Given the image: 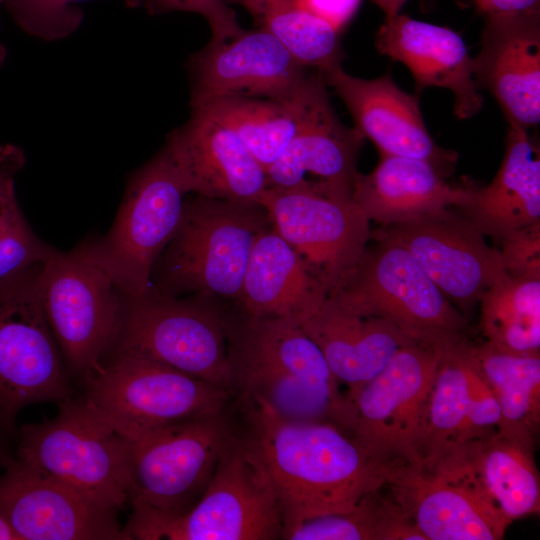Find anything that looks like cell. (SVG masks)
Wrapping results in <instances>:
<instances>
[{"label":"cell","instance_id":"d6986e66","mask_svg":"<svg viewBox=\"0 0 540 540\" xmlns=\"http://www.w3.org/2000/svg\"><path fill=\"white\" fill-rule=\"evenodd\" d=\"M188 193L235 202L257 203L268 187L265 169L218 116L190 107V117L164 144Z\"/></svg>","mask_w":540,"mask_h":540},{"label":"cell","instance_id":"d4e9b609","mask_svg":"<svg viewBox=\"0 0 540 540\" xmlns=\"http://www.w3.org/2000/svg\"><path fill=\"white\" fill-rule=\"evenodd\" d=\"M300 326L347 395L376 376L400 348L415 342L390 321L346 311L329 298Z\"/></svg>","mask_w":540,"mask_h":540},{"label":"cell","instance_id":"7bdbcfd3","mask_svg":"<svg viewBox=\"0 0 540 540\" xmlns=\"http://www.w3.org/2000/svg\"><path fill=\"white\" fill-rule=\"evenodd\" d=\"M0 540H20L6 518L0 513Z\"/></svg>","mask_w":540,"mask_h":540},{"label":"cell","instance_id":"8d00e7d4","mask_svg":"<svg viewBox=\"0 0 540 540\" xmlns=\"http://www.w3.org/2000/svg\"><path fill=\"white\" fill-rule=\"evenodd\" d=\"M53 249L24 221L0 238V281L43 263Z\"/></svg>","mask_w":540,"mask_h":540},{"label":"cell","instance_id":"d590c367","mask_svg":"<svg viewBox=\"0 0 540 540\" xmlns=\"http://www.w3.org/2000/svg\"><path fill=\"white\" fill-rule=\"evenodd\" d=\"M468 415L467 441L497 431L500 410L494 392L472 351V343L464 348Z\"/></svg>","mask_w":540,"mask_h":540},{"label":"cell","instance_id":"44dd1931","mask_svg":"<svg viewBox=\"0 0 540 540\" xmlns=\"http://www.w3.org/2000/svg\"><path fill=\"white\" fill-rule=\"evenodd\" d=\"M365 137L338 118L328 93L314 105L281 156L265 171L268 187L352 198Z\"/></svg>","mask_w":540,"mask_h":540},{"label":"cell","instance_id":"9c48e42d","mask_svg":"<svg viewBox=\"0 0 540 540\" xmlns=\"http://www.w3.org/2000/svg\"><path fill=\"white\" fill-rule=\"evenodd\" d=\"M375 241L347 285L328 298L346 311L386 319L417 342L445 346L468 340L464 314L409 252Z\"/></svg>","mask_w":540,"mask_h":540},{"label":"cell","instance_id":"ee69618b","mask_svg":"<svg viewBox=\"0 0 540 540\" xmlns=\"http://www.w3.org/2000/svg\"><path fill=\"white\" fill-rule=\"evenodd\" d=\"M14 432L9 430L1 421H0V450L5 446V440L7 435H10Z\"/></svg>","mask_w":540,"mask_h":540},{"label":"cell","instance_id":"9a60e30c","mask_svg":"<svg viewBox=\"0 0 540 540\" xmlns=\"http://www.w3.org/2000/svg\"><path fill=\"white\" fill-rule=\"evenodd\" d=\"M190 107L226 97L288 99L314 71L300 64L270 33L244 30L219 44L208 43L186 62Z\"/></svg>","mask_w":540,"mask_h":540},{"label":"cell","instance_id":"603a6c76","mask_svg":"<svg viewBox=\"0 0 540 540\" xmlns=\"http://www.w3.org/2000/svg\"><path fill=\"white\" fill-rule=\"evenodd\" d=\"M327 298L322 283L271 226L258 236L236 301L242 315L302 325Z\"/></svg>","mask_w":540,"mask_h":540},{"label":"cell","instance_id":"1f68e13d","mask_svg":"<svg viewBox=\"0 0 540 540\" xmlns=\"http://www.w3.org/2000/svg\"><path fill=\"white\" fill-rule=\"evenodd\" d=\"M226 1L245 8L257 27L278 39L303 66L324 72L341 64V33L302 9L296 0Z\"/></svg>","mask_w":540,"mask_h":540},{"label":"cell","instance_id":"5b68a950","mask_svg":"<svg viewBox=\"0 0 540 540\" xmlns=\"http://www.w3.org/2000/svg\"><path fill=\"white\" fill-rule=\"evenodd\" d=\"M43 309L69 376L97 372L120 334L125 295L92 241L69 252L53 249L39 273Z\"/></svg>","mask_w":540,"mask_h":540},{"label":"cell","instance_id":"4316f807","mask_svg":"<svg viewBox=\"0 0 540 540\" xmlns=\"http://www.w3.org/2000/svg\"><path fill=\"white\" fill-rule=\"evenodd\" d=\"M437 464L467 476L510 522L539 513L540 477L534 451L498 431L466 441Z\"/></svg>","mask_w":540,"mask_h":540},{"label":"cell","instance_id":"ac0fdd59","mask_svg":"<svg viewBox=\"0 0 540 540\" xmlns=\"http://www.w3.org/2000/svg\"><path fill=\"white\" fill-rule=\"evenodd\" d=\"M321 74L346 105L354 127L375 144L381 155L426 161L446 178L454 173L457 152L436 144L418 99L402 90L389 75L362 79L346 73L341 64Z\"/></svg>","mask_w":540,"mask_h":540},{"label":"cell","instance_id":"2e32d148","mask_svg":"<svg viewBox=\"0 0 540 540\" xmlns=\"http://www.w3.org/2000/svg\"><path fill=\"white\" fill-rule=\"evenodd\" d=\"M0 513L20 540H127L117 511L0 450Z\"/></svg>","mask_w":540,"mask_h":540},{"label":"cell","instance_id":"6da1fadb","mask_svg":"<svg viewBox=\"0 0 540 540\" xmlns=\"http://www.w3.org/2000/svg\"><path fill=\"white\" fill-rule=\"evenodd\" d=\"M234 403L241 436L278 500L283 536L305 520L350 510L384 488L402 465L374 457L335 425L286 420L255 403Z\"/></svg>","mask_w":540,"mask_h":540},{"label":"cell","instance_id":"ffe728a7","mask_svg":"<svg viewBox=\"0 0 540 540\" xmlns=\"http://www.w3.org/2000/svg\"><path fill=\"white\" fill-rule=\"evenodd\" d=\"M473 61L478 88L489 91L508 123L540 122V11L485 16Z\"/></svg>","mask_w":540,"mask_h":540},{"label":"cell","instance_id":"ba28073f","mask_svg":"<svg viewBox=\"0 0 540 540\" xmlns=\"http://www.w3.org/2000/svg\"><path fill=\"white\" fill-rule=\"evenodd\" d=\"M239 432L233 403L226 409L150 430L129 441L131 506L177 515L203 495Z\"/></svg>","mask_w":540,"mask_h":540},{"label":"cell","instance_id":"277c9868","mask_svg":"<svg viewBox=\"0 0 540 540\" xmlns=\"http://www.w3.org/2000/svg\"><path fill=\"white\" fill-rule=\"evenodd\" d=\"M127 540H277L283 518L273 487L239 432L203 495L177 515L132 506Z\"/></svg>","mask_w":540,"mask_h":540},{"label":"cell","instance_id":"f6af8a7d","mask_svg":"<svg viewBox=\"0 0 540 540\" xmlns=\"http://www.w3.org/2000/svg\"><path fill=\"white\" fill-rule=\"evenodd\" d=\"M6 0H0V6L5 3ZM7 56V50L4 45L0 43V66L4 63Z\"/></svg>","mask_w":540,"mask_h":540},{"label":"cell","instance_id":"8992f818","mask_svg":"<svg viewBox=\"0 0 540 540\" xmlns=\"http://www.w3.org/2000/svg\"><path fill=\"white\" fill-rule=\"evenodd\" d=\"M214 298L200 294L180 298L152 286L141 295L125 296L113 352L142 356L231 393L232 317L214 304Z\"/></svg>","mask_w":540,"mask_h":540},{"label":"cell","instance_id":"74e56055","mask_svg":"<svg viewBox=\"0 0 540 540\" xmlns=\"http://www.w3.org/2000/svg\"><path fill=\"white\" fill-rule=\"evenodd\" d=\"M500 242L507 275L540 279V221L510 232Z\"/></svg>","mask_w":540,"mask_h":540},{"label":"cell","instance_id":"30bf717a","mask_svg":"<svg viewBox=\"0 0 540 540\" xmlns=\"http://www.w3.org/2000/svg\"><path fill=\"white\" fill-rule=\"evenodd\" d=\"M43 263L0 281V421L12 432L25 406L73 396L40 297Z\"/></svg>","mask_w":540,"mask_h":540},{"label":"cell","instance_id":"8fae6325","mask_svg":"<svg viewBox=\"0 0 540 540\" xmlns=\"http://www.w3.org/2000/svg\"><path fill=\"white\" fill-rule=\"evenodd\" d=\"M187 194L164 146L129 176L110 231L91 240L125 296L151 288L154 265L177 229Z\"/></svg>","mask_w":540,"mask_h":540},{"label":"cell","instance_id":"4fadbf2b","mask_svg":"<svg viewBox=\"0 0 540 540\" xmlns=\"http://www.w3.org/2000/svg\"><path fill=\"white\" fill-rule=\"evenodd\" d=\"M439 355L440 346L409 343L347 395L354 409L351 435L374 457L419 465L417 447Z\"/></svg>","mask_w":540,"mask_h":540},{"label":"cell","instance_id":"5bb4252c","mask_svg":"<svg viewBox=\"0 0 540 540\" xmlns=\"http://www.w3.org/2000/svg\"><path fill=\"white\" fill-rule=\"evenodd\" d=\"M371 239L404 248L443 294L470 312L483 294L507 275L499 249L464 215L450 208L409 221L379 225Z\"/></svg>","mask_w":540,"mask_h":540},{"label":"cell","instance_id":"7402d4cb","mask_svg":"<svg viewBox=\"0 0 540 540\" xmlns=\"http://www.w3.org/2000/svg\"><path fill=\"white\" fill-rule=\"evenodd\" d=\"M376 47L408 68L418 93L427 87L449 89L458 119L471 118L481 110L484 99L474 78L473 61L455 31L398 13L385 17L376 34Z\"/></svg>","mask_w":540,"mask_h":540},{"label":"cell","instance_id":"7a4b0ae2","mask_svg":"<svg viewBox=\"0 0 540 540\" xmlns=\"http://www.w3.org/2000/svg\"><path fill=\"white\" fill-rule=\"evenodd\" d=\"M270 226L258 203L186 198L177 229L154 265L152 287L173 296L237 301L253 246Z\"/></svg>","mask_w":540,"mask_h":540},{"label":"cell","instance_id":"83f0119b","mask_svg":"<svg viewBox=\"0 0 540 540\" xmlns=\"http://www.w3.org/2000/svg\"><path fill=\"white\" fill-rule=\"evenodd\" d=\"M326 93L324 78L315 70L306 86L288 99L226 97L194 107L206 108L228 124L266 170L281 156Z\"/></svg>","mask_w":540,"mask_h":540},{"label":"cell","instance_id":"60d3db41","mask_svg":"<svg viewBox=\"0 0 540 540\" xmlns=\"http://www.w3.org/2000/svg\"><path fill=\"white\" fill-rule=\"evenodd\" d=\"M477 10L485 16L519 14L540 11V0H473Z\"/></svg>","mask_w":540,"mask_h":540},{"label":"cell","instance_id":"7c38bea8","mask_svg":"<svg viewBox=\"0 0 540 540\" xmlns=\"http://www.w3.org/2000/svg\"><path fill=\"white\" fill-rule=\"evenodd\" d=\"M257 203L266 211L273 230L322 283L328 297L347 285L372 236L370 221L352 198L267 187Z\"/></svg>","mask_w":540,"mask_h":540},{"label":"cell","instance_id":"e0dca14e","mask_svg":"<svg viewBox=\"0 0 540 540\" xmlns=\"http://www.w3.org/2000/svg\"><path fill=\"white\" fill-rule=\"evenodd\" d=\"M427 540H499L511 524L464 474L402 464L385 486Z\"/></svg>","mask_w":540,"mask_h":540},{"label":"cell","instance_id":"f546056e","mask_svg":"<svg viewBox=\"0 0 540 540\" xmlns=\"http://www.w3.org/2000/svg\"><path fill=\"white\" fill-rule=\"evenodd\" d=\"M468 340L440 346L417 447L419 465L432 469L467 441V389L464 348Z\"/></svg>","mask_w":540,"mask_h":540},{"label":"cell","instance_id":"f1b7e54d","mask_svg":"<svg viewBox=\"0 0 540 540\" xmlns=\"http://www.w3.org/2000/svg\"><path fill=\"white\" fill-rule=\"evenodd\" d=\"M473 354L497 399V431L534 451L540 429V354H517L485 341Z\"/></svg>","mask_w":540,"mask_h":540},{"label":"cell","instance_id":"f35d334b","mask_svg":"<svg viewBox=\"0 0 540 540\" xmlns=\"http://www.w3.org/2000/svg\"><path fill=\"white\" fill-rule=\"evenodd\" d=\"M24 163L25 156L19 147L0 146V238L26 221L15 193V175Z\"/></svg>","mask_w":540,"mask_h":540},{"label":"cell","instance_id":"52a82bcc","mask_svg":"<svg viewBox=\"0 0 540 540\" xmlns=\"http://www.w3.org/2000/svg\"><path fill=\"white\" fill-rule=\"evenodd\" d=\"M83 383L84 398L128 441L233 403L223 387L124 352H113Z\"/></svg>","mask_w":540,"mask_h":540},{"label":"cell","instance_id":"e575fe53","mask_svg":"<svg viewBox=\"0 0 540 540\" xmlns=\"http://www.w3.org/2000/svg\"><path fill=\"white\" fill-rule=\"evenodd\" d=\"M125 4L129 8L143 9L150 15L170 12L199 14L210 26L211 44L226 42L244 31L226 0H125Z\"/></svg>","mask_w":540,"mask_h":540},{"label":"cell","instance_id":"836d02e7","mask_svg":"<svg viewBox=\"0 0 540 540\" xmlns=\"http://www.w3.org/2000/svg\"><path fill=\"white\" fill-rule=\"evenodd\" d=\"M81 0H6L5 6L16 25L26 34L46 42L65 39L84 20Z\"/></svg>","mask_w":540,"mask_h":540},{"label":"cell","instance_id":"3957f363","mask_svg":"<svg viewBox=\"0 0 540 540\" xmlns=\"http://www.w3.org/2000/svg\"><path fill=\"white\" fill-rule=\"evenodd\" d=\"M58 406L54 418L22 426L15 457L118 512L131 500L130 442L84 397Z\"/></svg>","mask_w":540,"mask_h":540},{"label":"cell","instance_id":"d6a6232c","mask_svg":"<svg viewBox=\"0 0 540 540\" xmlns=\"http://www.w3.org/2000/svg\"><path fill=\"white\" fill-rule=\"evenodd\" d=\"M380 490L364 495L346 512L305 520L284 540H427L417 525Z\"/></svg>","mask_w":540,"mask_h":540},{"label":"cell","instance_id":"484cf974","mask_svg":"<svg viewBox=\"0 0 540 540\" xmlns=\"http://www.w3.org/2000/svg\"><path fill=\"white\" fill-rule=\"evenodd\" d=\"M460 209L484 236L498 241L540 221V157L527 129L509 123L499 170L487 186L469 185Z\"/></svg>","mask_w":540,"mask_h":540},{"label":"cell","instance_id":"4dcf8cb0","mask_svg":"<svg viewBox=\"0 0 540 540\" xmlns=\"http://www.w3.org/2000/svg\"><path fill=\"white\" fill-rule=\"evenodd\" d=\"M486 341L517 354H540V279L505 275L481 297Z\"/></svg>","mask_w":540,"mask_h":540},{"label":"cell","instance_id":"b9f144b4","mask_svg":"<svg viewBox=\"0 0 540 540\" xmlns=\"http://www.w3.org/2000/svg\"><path fill=\"white\" fill-rule=\"evenodd\" d=\"M384 12L385 17H391L399 13L407 0H373Z\"/></svg>","mask_w":540,"mask_h":540},{"label":"cell","instance_id":"cb8c5ba5","mask_svg":"<svg viewBox=\"0 0 540 540\" xmlns=\"http://www.w3.org/2000/svg\"><path fill=\"white\" fill-rule=\"evenodd\" d=\"M469 185L455 186L426 161L381 155L369 174L358 173L352 200L369 221L400 223L442 209L461 208Z\"/></svg>","mask_w":540,"mask_h":540},{"label":"cell","instance_id":"ab89813d","mask_svg":"<svg viewBox=\"0 0 540 540\" xmlns=\"http://www.w3.org/2000/svg\"><path fill=\"white\" fill-rule=\"evenodd\" d=\"M362 0H296L307 12L341 33L356 14Z\"/></svg>","mask_w":540,"mask_h":540}]
</instances>
